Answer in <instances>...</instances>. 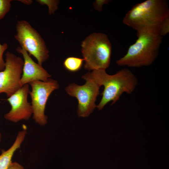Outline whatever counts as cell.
Listing matches in <instances>:
<instances>
[{
  "label": "cell",
  "mask_w": 169,
  "mask_h": 169,
  "mask_svg": "<svg viewBox=\"0 0 169 169\" xmlns=\"http://www.w3.org/2000/svg\"><path fill=\"white\" fill-rule=\"evenodd\" d=\"M169 16L168 1L146 0L134 6L125 14L123 22L137 33L159 34L161 24Z\"/></svg>",
  "instance_id": "1"
},
{
  "label": "cell",
  "mask_w": 169,
  "mask_h": 169,
  "mask_svg": "<svg viewBox=\"0 0 169 169\" xmlns=\"http://www.w3.org/2000/svg\"><path fill=\"white\" fill-rule=\"evenodd\" d=\"M82 78L85 80H91L100 86H104L102 98L96 107L99 110L110 102H112L111 105L115 104L124 93H132L138 82L136 77L127 69H122L113 75L108 74L105 70H94Z\"/></svg>",
  "instance_id": "2"
},
{
  "label": "cell",
  "mask_w": 169,
  "mask_h": 169,
  "mask_svg": "<svg viewBox=\"0 0 169 169\" xmlns=\"http://www.w3.org/2000/svg\"><path fill=\"white\" fill-rule=\"evenodd\" d=\"M135 42L128 48L126 54L117 60L120 66L130 67L147 66L157 58L163 37L159 35L149 33H137Z\"/></svg>",
  "instance_id": "3"
},
{
  "label": "cell",
  "mask_w": 169,
  "mask_h": 169,
  "mask_svg": "<svg viewBox=\"0 0 169 169\" xmlns=\"http://www.w3.org/2000/svg\"><path fill=\"white\" fill-rule=\"evenodd\" d=\"M81 46L85 69L105 70L109 66L112 45L106 34L93 33L83 41Z\"/></svg>",
  "instance_id": "4"
},
{
  "label": "cell",
  "mask_w": 169,
  "mask_h": 169,
  "mask_svg": "<svg viewBox=\"0 0 169 169\" xmlns=\"http://www.w3.org/2000/svg\"><path fill=\"white\" fill-rule=\"evenodd\" d=\"M17 33L14 37L21 47L30 56L33 55L42 65L49 57V51L44 40L38 32L25 20L18 21L16 25Z\"/></svg>",
  "instance_id": "5"
},
{
  "label": "cell",
  "mask_w": 169,
  "mask_h": 169,
  "mask_svg": "<svg viewBox=\"0 0 169 169\" xmlns=\"http://www.w3.org/2000/svg\"><path fill=\"white\" fill-rule=\"evenodd\" d=\"M32 90L29 94L31 99L33 118L40 125H44L47 123V116L45 115V110L48 99L59 85L57 81L49 79L47 81H35L29 83Z\"/></svg>",
  "instance_id": "6"
},
{
  "label": "cell",
  "mask_w": 169,
  "mask_h": 169,
  "mask_svg": "<svg viewBox=\"0 0 169 169\" xmlns=\"http://www.w3.org/2000/svg\"><path fill=\"white\" fill-rule=\"evenodd\" d=\"M5 55V68L0 72V93H5L8 98L23 86L20 80L23 60L9 52Z\"/></svg>",
  "instance_id": "7"
},
{
  "label": "cell",
  "mask_w": 169,
  "mask_h": 169,
  "mask_svg": "<svg viewBox=\"0 0 169 169\" xmlns=\"http://www.w3.org/2000/svg\"><path fill=\"white\" fill-rule=\"evenodd\" d=\"M86 83L79 85L72 83L65 88L70 96L76 97L78 101L77 114L79 117H88L97 105L95 104L100 94V86L90 80H86Z\"/></svg>",
  "instance_id": "8"
},
{
  "label": "cell",
  "mask_w": 169,
  "mask_h": 169,
  "mask_svg": "<svg viewBox=\"0 0 169 169\" xmlns=\"http://www.w3.org/2000/svg\"><path fill=\"white\" fill-rule=\"evenodd\" d=\"M30 91L28 85L26 84L7 99L11 109L4 115L6 120L17 123L30 119L33 113L32 105L27 100Z\"/></svg>",
  "instance_id": "9"
},
{
  "label": "cell",
  "mask_w": 169,
  "mask_h": 169,
  "mask_svg": "<svg viewBox=\"0 0 169 169\" xmlns=\"http://www.w3.org/2000/svg\"><path fill=\"white\" fill-rule=\"evenodd\" d=\"M17 51L22 54L23 58V74L20 80L22 86L37 80L47 81L51 77L42 65L35 63L27 52L21 47L18 46Z\"/></svg>",
  "instance_id": "10"
},
{
  "label": "cell",
  "mask_w": 169,
  "mask_h": 169,
  "mask_svg": "<svg viewBox=\"0 0 169 169\" xmlns=\"http://www.w3.org/2000/svg\"><path fill=\"white\" fill-rule=\"evenodd\" d=\"M27 133V128L24 126L18 132L14 142L10 148L6 151H2L0 155V169H8L12 162V159L14 153L20 148Z\"/></svg>",
  "instance_id": "11"
},
{
  "label": "cell",
  "mask_w": 169,
  "mask_h": 169,
  "mask_svg": "<svg viewBox=\"0 0 169 169\" xmlns=\"http://www.w3.org/2000/svg\"><path fill=\"white\" fill-rule=\"evenodd\" d=\"M84 59L69 57L66 58L63 62V65L66 69L71 72H76L81 68Z\"/></svg>",
  "instance_id": "12"
},
{
  "label": "cell",
  "mask_w": 169,
  "mask_h": 169,
  "mask_svg": "<svg viewBox=\"0 0 169 169\" xmlns=\"http://www.w3.org/2000/svg\"><path fill=\"white\" fill-rule=\"evenodd\" d=\"M36 1L41 5H46L49 8V13L50 15L54 13L58 8L59 1L54 0H37Z\"/></svg>",
  "instance_id": "13"
},
{
  "label": "cell",
  "mask_w": 169,
  "mask_h": 169,
  "mask_svg": "<svg viewBox=\"0 0 169 169\" xmlns=\"http://www.w3.org/2000/svg\"><path fill=\"white\" fill-rule=\"evenodd\" d=\"M11 0H0V20L3 19L9 12Z\"/></svg>",
  "instance_id": "14"
},
{
  "label": "cell",
  "mask_w": 169,
  "mask_h": 169,
  "mask_svg": "<svg viewBox=\"0 0 169 169\" xmlns=\"http://www.w3.org/2000/svg\"><path fill=\"white\" fill-rule=\"evenodd\" d=\"M169 32V16L162 21L160 28L159 34L161 37L166 36Z\"/></svg>",
  "instance_id": "15"
},
{
  "label": "cell",
  "mask_w": 169,
  "mask_h": 169,
  "mask_svg": "<svg viewBox=\"0 0 169 169\" xmlns=\"http://www.w3.org/2000/svg\"><path fill=\"white\" fill-rule=\"evenodd\" d=\"M8 47V45L6 43L3 44H0V72L3 70L5 68V61L3 59V54Z\"/></svg>",
  "instance_id": "16"
},
{
  "label": "cell",
  "mask_w": 169,
  "mask_h": 169,
  "mask_svg": "<svg viewBox=\"0 0 169 169\" xmlns=\"http://www.w3.org/2000/svg\"><path fill=\"white\" fill-rule=\"evenodd\" d=\"M111 1L109 0H96L93 3L95 9L99 11H101L104 4H107Z\"/></svg>",
  "instance_id": "17"
},
{
  "label": "cell",
  "mask_w": 169,
  "mask_h": 169,
  "mask_svg": "<svg viewBox=\"0 0 169 169\" xmlns=\"http://www.w3.org/2000/svg\"><path fill=\"white\" fill-rule=\"evenodd\" d=\"M8 169H24L23 167L17 162H12Z\"/></svg>",
  "instance_id": "18"
},
{
  "label": "cell",
  "mask_w": 169,
  "mask_h": 169,
  "mask_svg": "<svg viewBox=\"0 0 169 169\" xmlns=\"http://www.w3.org/2000/svg\"><path fill=\"white\" fill-rule=\"evenodd\" d=\"M21 1L23 3L27 5H29L31 4L33 2L32 0H22Z\"/></svg>",
  "instance_id": "19"
},
{
  "label": "cell",
  "mask_w": 169,
  "mask_h": 169,
  "mask_svg": "<svg viewBox=\"0 0 169 169\" xmlns=\"http://www.w3.org/2000/svg\"><path fill=\"white\" fill-rule=\"evenodd\" d=\"M1 137H2L1 134V133H0V143L1 141Z\"/></svg>",
  "instance_id": "20"
}]
</instances>
